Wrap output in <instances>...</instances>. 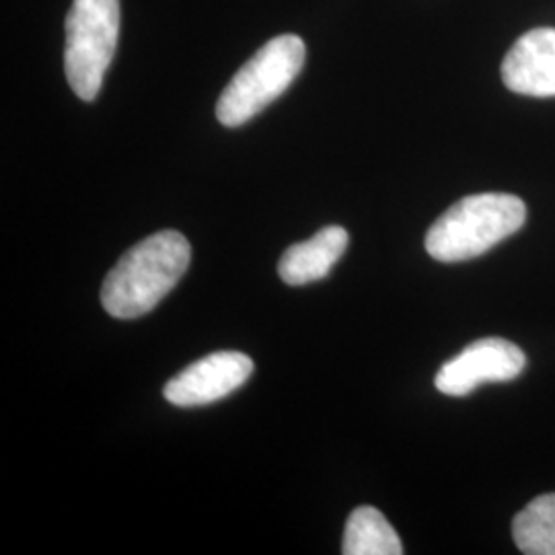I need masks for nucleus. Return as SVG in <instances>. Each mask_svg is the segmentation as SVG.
<instances>
[{"label":"nucleus","instance_id":"1","mask_svg":"<svg viewBox=\"0 0 555 555\" xmlns=\"http://www.w3.org/2000/svg\"><path fill=\"white\" fill-rule=\"evenodd\" d=\"M192 261L190 241L178 231H160L128 249L101 288L103 309L116 319L151 313L167 297Z\"/></svg>","mask_w":555,"mask_h":555},{"label":"nucleus","instance_id":"2","mask_svg":"<svg viewBox=\"0 0 555 555\" xmlns=\"http://www.w3.org/2000/svg\"><path fill=\"white\" fill-rule=\"evenodd\" d=\"M525 202L513 194H476L459 199L430 227L426 251L442 263L483 256L522 229Z\"/></svg>","mask_w":555,"mask_h":555},{"label":"nucleus","instance_id":"3","mask_svg":"<svg viewBox=\"0 0 555 555\" xmlns=\"http://www.w3.org/2000/svg\"><path fill=\"white\" fill-rule=\"evenodd\" d=\"M305 41L293 34L263 43L227 85L217 103V118L227 128H237L256 118L297 79L305 66Z\"/></svg>","mask_w":555,"mask_h":555},{"label":"nucleus","instance_id":"4","mask_svg":"<svg viewBox=\"0 0 555 555\" xmlns=\"http://www.w3.org/2000/svg\"><path fill=\"white\" fill-rule=\"evenodd\" d=\"M64 73L82 101L100 95L119 38V0H73L66 15Z\"/></svg>","mask_w":555,"mask_h":555},{"label":"nucleus","instance_id":"5","mask_svg":"<svg viewBox=\"0 0 555 555\" xmlns=\"http://www.w3.org/2000/svg\"><path fill=\"white\" fill-rule=\"evenodd\" d=\"M522 350L502 337L469 344L459 357L442 364L435 385L442 396L465 397L483 383H508L525 371Z\"/></svg>","mask_w":555,"mask_h":555},{"label":"nucleus","instance_id":"6","mask_svg":"<svg viewBox=\"0 0 555 555\" xmlns=\"http://www.w3.org/2000/svg\"><path fill=\"white\" fill-rule=\"evenodd\" d=\"M254 375V360L243 352H212L171 378L163 396L178 408H198L235 393Z\"/></svg>","mask_w":555,"mask_h":555},{"label":"nucleus","instance_id":"7","mask_svg":"<svg viewBox=\"0 0 555 555\" xmlns=\"http://www.w3.org/2000/svg\"><path fill=\"white\" fill-rule=\"evenodd\" d=\"M502 80L518 95L555 98V29L539 27L518 38L502 62Z\"/></svg>","mask_w":555,"mask_h":555},{"label":"nucleus","instance_id":"8","mask_svg":"<svg viewBox=\"0 0 555 555\" xmlns=\"http://www.w3.org/2000/svg\"><path fill=\"white\" fill-rule=\"evenodd\" d=\"M348 249V231L344 227H325L318 235L291 245L278 261V274L291 286H305L327 278L332 268Z\"/></svg>","mask_w":555,"mask_h":555},{"label":"nucleus","instance_id":"9","mask_svg":"<svg viewBox=\"0 0 555 555\" xmlns=\"http://www.w3.org/2000/svg\"><path fill=\"white\" fill-rule=\"evenodd\" d=\"M344 555H401L403 545L389 520L373 506L357 508L344 531Z\"/></svg>","mask_w":555,"mask_h":555},{"label":"nucleus","instance_id":"10","mask_svg":"<svg viewBox=\"0 0 555 555\" xmlns=\"http://www.w3.org/2000/svg\"><path fill=\"white\" fill-rule=\"evenodd\" d=\"M516 547L527 555H555V494L531 500L513 522Z\"/></svg>","mask_w":555,"mask_h":555}]
</instances>
